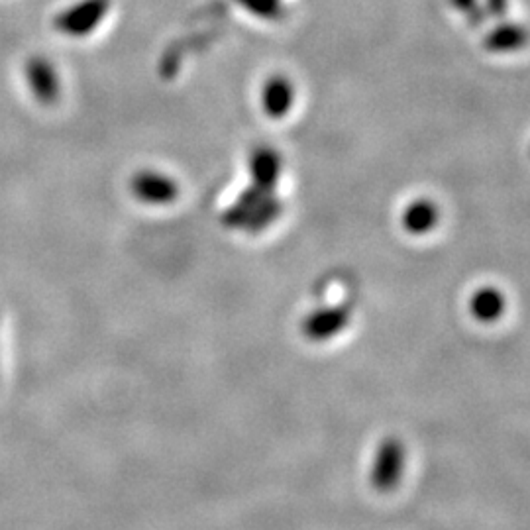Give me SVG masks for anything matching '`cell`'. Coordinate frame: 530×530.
I'll return each instance as SVG.
<instances>
[{
    "label": "cell",
    "mask_w": 530,
    "mask_h": 530,
    "mask_svg": "<svg viewBox=\"0 0 530 530\" xmlns=\"http://www.w3.org/2000/svg\"><path fill=\"white\" fill-rule=\"evenodd\" d=\"M530 34L527 28L519 24H503L493 28L485 40L483 48L491 53L517 52L529 44Z\"/></svg>",
    "instance_id": "cell-1"
},
{
    "label": "cell",
    "mask_w": 530,
    "mask_h": 530,
    "mask_svg": "<svg viewBox=\"0 0 530 530\" xmlns=\"http://www.w3.org/2000/svg\"><path fill=\"white\" fill-rule=\"evenodd\" d=\"M438 220H440V211H438L436 203L426 201V199L411 203L403 214V226L411 234L430 232L438 224Z\"/></svg>",
    "instance_id": "cell-2"
},
{
    "label": "cell",
    "mask_w": 530,
    "mask_h": 530,
    "mask_svg": "<svg viewBox=\"0 0 530 530\" xmlns=\"http://www.w3.org/2000/svg\"><path fill=\"white\" fill-rule=\"evenodd\" d=\"M293 99H295L293 85L285 77H273L265 85L264 106L269 116L281 118L283 114H287L289 108L293 106Z\"/></svg>",
    "instance_id": "cell-3"
},
{
    "label": "cell",
    "mask_w": 530,
    "mask_h": 530,
    "mask_svg": "<svg viewBox=\"0 0 530 530\" xmlns=\"http://www.w3.org/2000/svg\"><path fill=\"white\" fill-rule=\"evenodd\" d=\"M254 175L260 189H271L279 177V158L273 152H260L254 159Z\"/></svg>",
    "instance_id": "cell-4"
},
{
    "label": "cell",
    "mask_w": 530,
    "mask_h": 530,
    "mask_svg": "<svg viewBox=\"0 0 530 530\" xmlns=\"http://www.w3.org/2000/svg\"><path fill=\"white\" fill-rule=\"evenodd\" d=\"M501 295L493 289H483L479 291L474 299V309L477 311V315L481 317H493L501 311Z\"/></svg>",
    "instance_id": "cell-5"
},
{
    "label": "cell",
    "mask_w": 530,
    "mask_h": 530,
    "mask_svg": "<svg viewBox=\"0 0 530 530\" xmlns=\"http://www.w3.org/2000/svg\"><path fill=\"white\" fill-rule=\"evenodd\" d=\"M452 4L468 18L474 28H479L485 22L487 12L479 6V0H452Z\"/></svg>",
    "instance_id": "cell-6"
},
{
    "label": "cell",
    "mask_w": 530,
    "mask_h": 530,
    "mask_svg": "<svg viewBox=\"0 0 530 530\" xmlns=\"http://www.w3.org/2000/svg\"><path fill=\"white\" fill-rule=\"evenodd\" d=\"M487 12L495 18H503L507 14V0H485Z\"/></svg>",
    "instance_id": "cell-7"
}]
</instances>
